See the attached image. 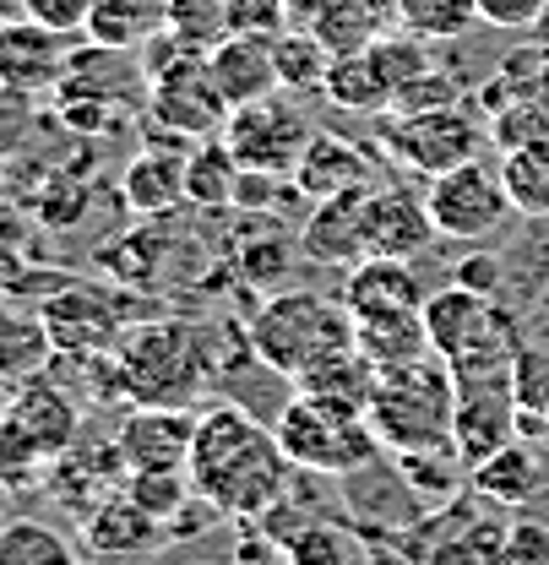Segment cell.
Wrapping results in <instances>:
<instances>
[{
	"mask_svg": "<svg viewBox=\"0 0 549 565\" xmlns=\"http://www.w3.org/2000/svg\"><path fill=\"white\" fill-rule=\"evenodd\" d=\"M517 386L511 375H474V381H457V414H452V446L468 468H479L484 457H495L500 446L517 440Z\"/></svg>",
	"mask_w": 549,
	"mask_h": 565,
	"instance_id": "30bf717a",
	"label": "cell"
},
{
	"mask_svg": "<svg viewBox=\"0 0 549 565\" xmlns=\"http://www.w3.org/2000/svg\"><path fill=\"white\" fill-rule=\"evenodd\" d=\"M207 71H212L218 93L229 98V109L277 93L273 39H262V33H229V39H218V44L207 50Z\"/></svg>",
	"mask_w": 549,
	"mask_h": 565,
	"instance_id": "d6986e66",
	"label": "cell"
},
{
	"mask_svg": "<svg viewBox=\"0 0 549 565\" xmlns=\"http://www.w3.org/2000/svg\"><path fill=\"white\" fill-rule=\"evenodd\" d=\"M82 565H126V561H98V555H87V561Z\"/></svg>",
	"mask_w": 549,
	"mask_h": 565,
	"instance_id": "f6af8a7d",
	"label": "cell"
},
{
	"mask_svg": "<svg viewBox=\"0 0 549 565\" xmlns=\"http://www.w3.org/2000/svg\"><path fill=\"white\" fill-rule=\"evenodd\" d=\"M424 332H430V349L446 359L452 381L511 375V370H517V353H522L511 310L495 305L474 282L435 288V294L424 299Z\"/></svg>",
	"mask_w": 549,
	"mask_h": 565,
	"instance_id": "277c9868",
	"label": "cell"
},
{
	"mask_svg": "<svg viewBox=\"0 0 549 565\" xmlns=\"http://www.w3.org/2000/svg\"><path fill=\"white\" fill-rule=\"evenodd\" d=\"M370 185V158L359 141L338 137V131H316L299 169H294V191L305 202H327V196H344V191H359Z\"/></svg>",
	"mask_w": 549,
	"mask_h": 565,
	"instance_id": "44dd1931",
	"label": "cell"
},
{
	"mask_svg": "<svg viewBox=\"0 0 549 565\" xmlns=\"http://www.w3.org/2000/svg\"><path fill=\"white\" fill-rule=\"evenodd\" d=\"M528 33H534V44H539V50L549 55V6H545V17H539V22H534Z\"/></svg>",
	"mask_w": 549,
	"mask_h": 565,
	"instance_id": "ee69618b",
	"label": "cell"
},
{
	"mask_svg": "<svg viewBox=\"0 0 549 565\" xmlns=\"http://www.w3.org/2000/svg\"><path fill=\"white\" fill-rule=\"evenodd\" d=\"M452 414H457V381H452L441 353L376 370L365 419H370L381 446H392V451L446 446L452 440Z\"/></svg>",
	"mask_w": 549,
	"mask_h": 565,
	"instance_id": "5b68a950",
	"label": "cell"
},
{
	"mask_svg": "<svg viewBox=\"0 0 549 565\" xmlns=\"http://www.w3.org/2000/svg\"><path fill=\"white\" fill-rule=\"evenodd\" d=\"M87 11H93V0H22V17H33L55 33H82Z\"/></svg>",
	"mask_w": 549,
	"mask_h": 565,
	"instance_id": "60d3db41",
	"label": "cell"
},
{
	"mask_svg": "<svg viewBox=\"0 0 549 565\" xmlns=\"http://www.w3.org/2000/svg\"><path fill=\"white\" fill-rule=\"evenodd\" d=\"M82 550L98 561H152L158 550H169V533L152 511H141L126 490H115L82 511Z\"/></svg>",
	"mask_w": 549,
	"mask_h": 565,
	"instance_id": "9a60e30c",
	"label": "cell"
},
{
	"mask_svg": "<svg viewBox=\"0 0 549 565\" xmlns=\"http://www.w3.org/2000/svg\"><path fill=\"white\" fill-rule=\"evenodd\" d=\"M273 435H277V446H283V457L299 473H327V479L365 473L376 462V451H381L365 408L338 403V397H321V392H299V386L283 397Z\"/></svg>",
	"mask_w": 549,
	"mask_h": 565,
	"instance_id": "8992f818",
	"label": "cell"
},
{
	"mask_svg": "<svg viewBox=\"0 0 549 565\" xmlns=\"http://www.w3.org/2000/svg\"><path fill=\"white\" fill-rule=\"evenodd\" d=\"M365 196H370V185L316 202L305 234H299V245H305L310 262H321V267H353V262H365Z\"/></svg>",
	"mask_w": 549,
	"mask_h": 565,
	"instance_id": "ffe728a7",
	"label": "cell"
},
{
	"mask_svg": "<svg viewBox=\"0 0 549 565\" xmlns=\"http://www.w3.org/2000/svg\"><path fill=\"white\" fill-rule=\"evenodd\" d=\"M424 207H430V223L441 239H489L517 217L500 169H489L484 158H468V163L435 174L424 185Z\"/></svg>",
	"mask_w": 549,
	"mask_h": 565,
	"instance_id": "9c48e42d",
	"label": "cell"
},
{
	"mask_svg": "<svg viewBox=\"0 0 549 565\" xmlns=\"http://www.w3.org/2000/svg\"><path fill=\"white\" fill-rule=\"evenodd\" d=\"M500 180H506V196H511L517 217L549 223V137L500 152Z\"/></svg>",
	"mask_w": 549,
	"mask_h": 565,
	"instance_id": "83f0119b",
	"label": "cell"
},
{
	"mask_svg": "<svg viewBox=\"0 0 549 565\" xmlns=\"http://www.w3.org/2000/svg\"><path fill=\"white\" fill-rule=\"evenodd\" d=\"M245 343L277 381L299 386L310 370H321L327 359L353 349V316H348L344 299H327V294H310V288H288V294H273L251 316Z\"/></svg>",
	"mask_w": 549,
	"mask_h": 565,
	"instance_id": "3957f363",
	"label": "cell"
},
{
	"mask_svg": "<svg viewBox=\"0 0 549 565\" xmlns=\"http://www.w3.org/2000/svg\"><path fill=\"white\" fill-rule=\"evenodd\" d=\"M44 327H50V343H55V359H93V353H109L120 343L126 321L120 310L109 305L104 288H87V282H71L61 294H50L39 305Z\"/></svg>",
	"mask_w": 549,
	"mask_h": 565,
	"instance_id": "7c38bea8",
	"label": "cell"
},
{
	"mask_svg": "<svg viewBox=\"0 0 549 565\" xmlns=\"http://www.w3.org/2000/svg\"><path fill=\"white\" fill-rule=\"evenodd\" d=\"M424 282L409 273V262H387V256H365L348 267L344 305L353 321H381V316H419L424 310Z\"/></svg>",
	"mask_w": 549,
	"mask_h": 565,
	"instance_id": "ac0fdd59",
	"label": "cell"
},
{
	"mask_svg": "<svg viewBox=\"0 0 549 565\" xmlns=\"http://www.w3.org/2000/svg\"><path fill=\"white\" fill-rule=\"evenodd\" d=\"M0 565H82L76 544L39 516L0 522Z\"/></svg>",
	"mask_w": 549,
	"mask_h": 565,
	"instance_id": "f546056e",
	"label": "cell"
},
{
	"mask_svg": "<svg viewBox=\"0 0 549 565\" xmlns=\"http://www.w3.org/2000/svg\"><path fill=\"white\" fill-rule=\"evenodd\" d=\"M288 22V6L283 0H229V33H262L273 39Z\"/></svg>",
	"mask_w": 549,
	"mask_h": 565,
	"instance_id": "f35d334b",
	"label": "cell"
},
{
	"mask_svg": "<svg viewBox=\"0 0 549 565\" xmlns=\"http://www.w3.org/2000/svg\"><path fill=\"white\" fill-rule=\"evenodd\" d=\"M197 419H202L197 408L137 403L115 429L126 473H137V468H186L191 462V440H197Z\"/></svg>",
	"mask_w": 549,
	"mask_h": 565,
	"instance_id": "5bb4252c",
	"label": "cell"
},
{
	"mask_svg": "<svg viewBox=\"0 0 549 565\" xmlns=\"http://www.w3.org/2000/svg\"><path fill=\"white\" fill-rule=\"evenodd\" d=\"M115 364L131 403H169L197 408L207 392L223 381V359L202 327L191 321H141L126 327L115 343Z\"/></svg>",
	"mask_w": 549,
	"mask_h": 565,
	"instance_id": "7a4b0ae2",
	"label": "cell"
},
{
	"mask_svg": "<svg viewBox=\"0 0 549 565\" xmlns=\"http://www.w3.org/2000/svg\"><path fill=\"white\" fill-rule=\"evenodd\" d=\"M76 33H55L33 17H6L0 22V87L11 93H55L76 66Z\"/></svg>",
	"mask_w": 549,
	"mask_h": 565,
	"instance_id": "8fae6325",
	"label": "cell"
},
{
	"mask_svg": "<svg viewBox=\"0 0 549 565\" xmlns=\"http://www.w3.org/2000/svg\"><path fill=\"white\" fill-rule=\"evenodd\" d=\"M545 468H539V457L522 446V440H511V446H500L495 457H484L479 468H468V479H474V490L484 500H500V505H522V500H534L539 494V479Z\"/></svg>",
	"mask_w": 549,
	"mask_h": 565,
	"instance_id": "484cf974",
	"label": "cell"
},
{
	"mask_svg": "<svg viewBox=\"0 0 549 565\" xmlns=\"http://www.w3.org/2000/svg\"><path fill=\"white\" fill-rule=\"evenodd\" d=\"M484 126H489V141H495L500 152L528 147V141L549 137V98H506Z\"/></svg>",
	"mask_w": 549,
	"mask_h": 565,
	"instance_id": "d590c367",
	"label": "cell"
},
{
	"mask_svg": "<svg viewBox=\"0 0 549 565\" xmlns=\"http://www.w3.org/2000/svg\"><path fill=\"white\" fill-rule=\"evenodd\" d=\"M163 28L186 50L207 55L218 39H229V0H163Z\"/></svg>",
	"mask_w": 549,
	"mask_h": 565,
	"instance_id": "836d02e7",
	"label": "cell"
},
{
	"mask_svg": "<svg viewBox=\"0 0 549 565\" xmlns=\"http://www.w3.org/2000/svg\"><path fill=\"white\" fill-rule=\"evenodd\" d=\"M6 429L22 446H33L44 462H55V457H66L71 446L82 440V408L71 403L55 381L33 375V381L11 386V397H6Z\"/></svg>",
	"mask_w": 549,
	"mask_h": 565,
	"instance_id": "4fadbf2b",
	"label": "cell"
},
{
	"mask_svg": "<svg viewBox=\"0 0 549 565\" xmlns=\"http://www.w3.org/2000/svg\"><path fill=\"white\" fill-rule=\"evenodd\" d=\"M353 349L365 353L376 370L387 364H409L424 359L430 349V332H424V310L419 316H381V321H353Z\"/></svg>",
	"mask_w": 549,
	"mask_h": 565,
	"instance_id": "4316f807",
	"label": "cell"
},
{
	"mask_svg": "<svg viewBox=\"0 0 549 565\" xmlns=\"http://www.w3.org/2000/svg\"><path fill=\"white\" fill-rule=\"evenodd\" d=\"M186 158H191V141H147L137 158L126 163L120 174V196L137 217H169L175 207H186Z\"/></svg>",
	"mask_w": 549,
	"mask_h": 565,
	"instance_id": "e0dca14e",
	"label": "cell"
},
{
	"mask_svg": "<svg viewBox=\"0 0 549 565\" xmlns=\"http://www.w3.org/2000/svg\"><path fill=\"white\" fill-rule=\"evenodd\" d=\"M191 484L207 494L229 522H262L288 500L294 484V462L283 457L273 424H262L245 408H207L197 419V440H191Z\"/></svg>",
	"mask_w": 549,
	"mask_h": 565,
	"instance_id": "6da1fadb",
	"label": "cell"
},
{
	"mask_svg": "<svg viewBox=\"0 0 549 565\" xmlns=\"http://www.w3.org/2000/svg\"><path fill=\"white\" fill-rule=\"evenodd\" d=\"M441 104H463V82L452 71L430 66L424 76H413L409 87L392 98V115H413V109H441Z\"/></svg>",
	"mask_w": 549,
	"mask_h": 565,
	"instance_id": "74e56055",
	"label": "cell"
},
{
	"mask_svg": "<svg viewBox=\"0 0 549 565\" xmlns=\"http://www.w3.org/2000/svg\"><path fill=\"white\" fill-rule=\"evenodd\" d=\"M316 39L332 50V55H348V50H370L381 33H392V0H338L327 6L316 22Z\"/></svg>",
	"mask_w": 549,
	"mask_h": 565,
	"instance_id": "d4e9b609",
	"label": "cell"
},
{
	"mask_svg": "<svg viewBox=\"0 0 549 565\" xmlns=\"http://www.w3.org/2000/svg\"><path fill=\"white\" fill-rule=\"evenodd\" d=\"M392 22L430 44H452L479 22V6L474 0H392Z\"/></svg>",
	"mask_w": 549,
	"mask_h": 565,
	"instance_id": "1f68e13d",
	"label": "cell"
},
{
	"mask_svg": "<svg viewBox=\"0 0 549 565\" xmlns=\"http://www.w3.org/2000/svg\"><path fill=\"white\" fill-rule=\"evenodd\" d=\"M28 120H33V98H28V93L0 87V152H11V147L22 141Z\"/></svg>",
	"mask_w": 549,
	"mask_h": 565,
	"instance_id": "b9f144b4",
	"label": "cell"
},
{
	"mask_svg": "<svg viewBox=\"0 0 549 565\" xmlns=\"http://www.w3.org/2000/svg\"><path fill=\"white\" fill-rule=\"evenodd\" d=\"M87 44L93 50H141L152 33H163V0H93L87 11Z\"/></svg>",
	"mask_w": 549,
	"mask_h": 565,
	"instance_id": "603a6c76",
	"label": "cell"
},
{
	"mask_svg": "<svg viewBox=\"0 0 549 565\" xmlns=\"http://www.w3.org/2000/svg\"><path fill=\"white\" fill-rule=\"evenodd\" d=\"M321 93H327V104L344 109V115H387V109H392V87L381 82V71H376V61H370V50L332 55Z\"/></svg>",
	"mask_w": 549,
	"mask_h": 565,
	"instance_id": "cb8c5ba5",
	"label": "cell"
},
{
	"mask_svg": "<svg viewBox=\"0 0 549 565\" xmlns=\"http://www.w3.org/2000/svg\"><path fill=\"white\" fill-rule=\"evenodd\" d=\"M376 141H381V152L403 174L435 180V174L479 158V147L489 141V126H484L479 109H468V104H441V109H413V115H392L387 109Z\"/></svg>",
	"mask_w": 549,
	"mask_h": 565,
	"instance_id": "52a82bcc",
	"label": "cell"
},
{
	"mask_svg": "<svg viewBox=\"0 0 549 565\" xmlns=\"http://www.w3.org/2000/svg\"><path fill=\"white\" fill-rule=\"evenodd\" d=\"M120 490L169 527V522L180 516V505L197 494V484H191V468H137V473L120 479Z\"/></svg>",
	"mask_w": 549,
	"mask_h": 565,
	"instance_id": "d6a6232c",
	"label": "cell"
},
{
	"mask_svg": "<svg viewBox=\"0 0 549 565\" xmlns=\"http://www.w3.org/2000/svg\"><path fill=\"white\" fill-rule=\"evenodd\" d=\"M435 223L424 196L409 185H381L365 196V256H387V262H413L419 250H430Z\"/></svg>",
	"mask_w": 549,
	"mask_h": 565,
	"instance_id": "2e32d148",
	"label": "cell"
},
{
	"mask_svg": "<svg viewBox=\"0 0 549 565\" xmlns=\"http://www.w3.org/2000/svg\"><path fill=\"white\" fill-rule=\"evenodd\" d=\"M435 44L430 39H419V33H403V28H392V33H381L376 44H370V61L381 71V82L392 87V98L409 87L413 76H424V71L435 66V55H430Z\"/></svg>",
	"mask_w": 549,
	"mask_h": 565,
	"instance_id": "e575fe53",
	"label": "cell"
},
{
	"mask_svg": "<svg viewBox=\"0 0 549 565\" xmlns=\"http://www.w3.org/2000/svg\"><path fill=\"white\" fill-rule=\"evenodd\" d=\"M234 191H240V163L223 147V137L197 141L186 158V196L197 207H234Z\"/></svg>",
	"mask_w": 549,
	"mask_h": 565,
	"instance_id": "4dcf8cb0",
	"label": "cell"
},
{
	"mask_svg": "<svg viewBox=\"0 0 549 565\" xmlns=\"http://www.w3.org/2000/svg\"><path fill=\"white\" fill-rule=\"evenodd\" d=\"M223 147L234 152L240 169H256V174H277V180H294L305 147L316 137V126L305 120V109H294L288 98H251V104H234L229 120H223Z\"/></svg>",
	"mask_w": 549,
	"mask_h": 565,
	"instance_id": "ba28073f",
	"label": "cell"
},
{
	"mask_svg": "<svg viewBox=\"0 0 549 565\" xmlns=\"http://www.w3.org/2000/svg\"><path fill=\"white\" fill-rule=\"evenodd\" d=\"M273 66H277V87L288 93H321L327 66H332V50L316 39V28H283L273 33Z\"/></svg>",
	"mask_w": 549,
	"mask_h": 565,
	"instance_id": "f1b7e54d",
	"label": "cell"
},
{
	"mask_svg": "<svg viewBox=\"0 0 549 565\" xmlns=\"http://www.w3.org/2000/svg\"><path fill=\"white\" fill-rule=\"evenodd\" d=\"M0 419H6V397H0Z\"/></svg>",
	"mask_w": 549,
	"mask_h": 565,
	"instance_id": "bcb514c9",
	"label": "cell"
},
{
	"mask_svg": "<svg viewBox=\"0 0 549 565\" xmlns=\"http://www.w3.org/2000/svg\"><path fill=\"white\" fill-rule=\"evenodd\" d=\"M283 6H288V17H294V22H305V28H310V22H316L327 6H338V0H283Z\"/></svg>",
	"mask_w": 549,
	"mask_h": 565,
	"instance_id": "7bdbcfd3",
	"label": "cell"
},
{
	"mask_svg": "<svg viewBox=\"0 0 549 565\" xmlns=\"http://www.w3.org/2000/svg\"><path fill=\"white\" fill-rule=\"evenodd\" d=\"M479 6V22L489 28H506V33H528L539 17H545L549 0H474Z\"/></svg>",
	"mask_w": 549,
	"mask_h": 565,
	"instance_id": "ab89813d",
	"label": "cell"
},
{
	"mask_svg": "<svg viewBox=\"0 0 549 565\" xmlns=\"http://www.w3.org/2000/svg\"><path fill=\"white\" fill-rule=\"evenodd\" d=\"M283 555H288V565H353V539L344 527L310 522V527L283 539Z\"/></svg>",
	"mask_w": 549,
	"mask_h": 565,
	"instance_id": "8d00e7d4",
	"label": "cell"
},
{
	"mask_svg": "<svg viewBox=\"0 0 549 565\" xmlns=\"http://www.w3.org/2000/svg\"><path fill=\"white\" fill-rule=\"evenodd\" d=\"M50 364H55V343H50L44 316L22 305H0V392L44 375Z\"/></svg>",
	"mask_w": 549,
	"mask_h": 565,
	"instance_id": "7402d4cb",
	"label": "cell"
}]
</instances>
